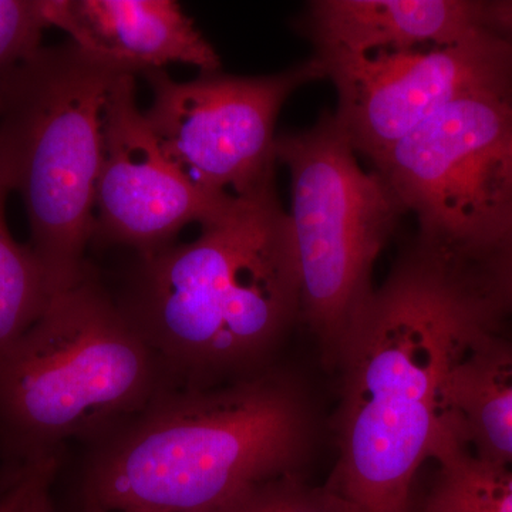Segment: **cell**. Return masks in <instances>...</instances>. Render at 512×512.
Segmentation results:
<instances>
[{
	"label": "cell",
	"mask_w": 512,
	"mask_h": 512,
	"mask_svg": "<svg viewBox=\"0 0 512 512\" xmlns=\"http://www.w3.org/2000/svg\"><path fill=\"white\" fill-rule=\"evenodd\" d=\"M119 305L171 389H205L271 367L301 323L291 221L275 185L235 197L194 241L140 255Z\"/></svg>",
	"instance_id": "7a4b0ae2"
},
{
	"label": "cell",
	"mask_w": 512,
	"mask_h": 512,
	"mask_svg": "<svg viewBox=\"0 0 512 512\" xmlns=\"http://www.w3.org/2000/svg\"><path fill=\"white\" fill-rule=\"evenodd\" d=\"M84 512H150V511H106L100 508L84 507Z\"/></svg>",
	"instance_id": "603a6c76"
},
{
	"label": "cell",
	"mask_w": 512,
	"mask_h": 512,
	"mask_svg": "<svg viewBox=\"0 0 512 512\" xmlns=\"http://www.w3.org/2000/svg\"><path fill=\"white\" fill-rule=\"evenodd\" d=\"M299 32L319 60L454 45L488 28V2L474 0H313Z\"/></svg>",
	"instance_id": "8fae6325"
},
{
	"label": "cell",
	"mask_w": 512,
	"mask_h": 512,
	"mask_svg": "<svg viewBox=\"0 0 512 512\" xmlns=\"http://www.w3.org/2000/svg\"><path fill=\"white\" fill-rule=\"evenodd\" d=\"M234 200L192 183L167 157L138 107L136 74L119 77L104 104L94 237L148 254L187 225L220 217Z\"/></svg>",
	"instance_id": "30bf717a"
},
{
	"label": "cell",
	"mask_w": 512,
	"mask_h": 512,
	"mask_svg": "<svg viewBox=\"0 0 512 512\" xmlns=\"http://www.w3.org/2000/svg\"><path fill=\"white\" fill-rule=\"evenodd\" d=\"M471 266L500 315L512 313V237Z\"/></svg>",
	"instance_id": "ac0fdd59"
},
{
	"label": "cell",
	"mask_w": 512,
	"mask_h": 512,
	"mask_svg": "<svg viewBox=\"0 0 512 512\" xmlns=\"http://www.w3.org/2000/svg\"><path fill=\"white\" fill-rule=\"evenodd\" d=\"M29 467H8L0 464V494L5 493L13 484L25 476Z\"/></svg>",
	"instance_id": "7402d4cb"
},
{
	"label": "cell",
	"mask_w": 512,
	"mask_h": 512,
	"mask_svg": "<svg viewBox=\"0 0 512 512\" xmlns=\"http://www.w3.org/2000/svg\"><path fill=\"white\" fill-rule=\"evenodd\" d=\"M45 13L70 42L134 74L171 63L221 70L217 50L174 0H45Z\"/></svg>",
	"instance_id": "7c38bea8"
},
{
	"label": "cell",
	"mask_w": 512,
	"mask_h": 512,
	"mask_svg": "<svg viewBox=\"0 0 512 512\" xmlns=\"http://www.w3.org/2000/svg\"><path fill=\"white\" fill-rule=\"evenodd\" d=\"M437 476L423 512H512V466L477 456L453 431L436 448Z\"/></svg>",
	"instance_id": "5bb4252c"
},
{
	"label": "cell",
	"mask_w": 512,
	"mask_h": 512,
	"mask_svg": "<svg viewBox=\"0 0 512 512\" xmlns=\"http://www.w3.org/2000/svg\"><path fill=\"white\" fill-rule=\"evenodd\" d=\"M275 156L291 175L301 323L335 367L350 326L375 292L373 266L406 210L382 175L363 170L329 111L308 130L278 134Z\"/></svg>",
	"instance_id": "8992f818"
},
{
	"label": "cell",
	"mask_w": 512,
	"mask_h": 512,
	"mask_svg": "<svg viewBox=\"0 0 512 512\" xmlns=\"http://www.w3.org/2000/svg\"><path fill=\"white\" fill-rule=\"evenodd\" d=\"M140 74L153 94L144 116L164 153L192 183L232 197L274 187L279 111L296 90L326 79L313 56L266 76L217 70L175 82L164 69Z\"/></svg>",
	"instance_id": "ba28073f"
},
{
	"label": "cell",
	"mask_w": 512,
	"mask_h": 512,
	"mask_svg": "<svg viewBox=\"0 0 512 512\" xmlns=\"http://www.w3.org/2000/svg\"><path fill=\"white\" fill-rule=\"evenodd\" d=\"M308 397L271 366L205 389H171L87 446L84 507L210 512L299 474L312 440Z\"/></svg>",
	"instance_id": "3957f363"
},
{
	"label": "cell",
	"mask_w": 512,
	"mask_h": 512,
	"mask_svg": "<svg viewBox=\"0 0 512 512\" xmlns=\"http://www.w3.org/2000/svg\"><path fill=\"white\" fill-rule=\"evenodd\" d=\"M320 62L338 93L333 114L372 164L453 101L512 90L511 46L491 26L454 45Z\"/></svg>",
	"instance_id": "9c48e42d"
},
{
	"label": "cell",
	"mask_w": 512,
	"mask_h": 512,
	"mask_svg": "<svg viewBox=\"0 0 512 512\" xmlns=\"http://www.w3.org/2000/svg\"><path fill=\"white\" fill-rule=\"evenodd\" d=\"M488 22L507 39L512 50V0L488 2Z\"/></svg>",
	"instance_id": "ffe728a7"
},
{
	"label": "cell",
	"mask_w": 512,
	"mask_h": 512,
	"mask_svg": "<svg viewBox=\"0 0 512 512\" xmlns=\"http://www.w3.org/2000/svg\"><path fill=\"white\" fill-rule=\"evenodd\" d=\"M501 315L473 266L419 238L340 348L339 457L326 488L345 512H410L414 480L450 430L447 387Z\"/></svg>",
	"instance_id": "6da1fadb"
},
{
	"label": "cell",
	"mask_w": 512,
	"mask_h": 512,
	"mask_svg": "<svg viewBox=\"0 0 512 512\" xmlns=\"http://www.w3.org/2000/svg\"><path fill=\"white\" fill-rule=\"evenodd\" d=\"M167 390L156 353L87 274L0 353V464L35 466L69 440L89 446Z\"/></svg>",
	"instance_id": "277c9868"
},
{
	"label": "cell",
	"mask_w": 512,
	"mask_h": 512,
	"mask_svg": "<svg viewBox=\"0 0 512 512\" xmlns=\"http://www.w3.org/2000/svg\"><path fill=\"white\" fill-rule=\"evenodd\" d=\"M59 463L60 457H53L36 464L28 494L19 512H53L50 485L56 476Z\"/></svg>",
	"instance_id": "d6986e66"
},
{
	"label": "cell",
	"mask_w": 512,
	"mask_h": 512,
	"mask_svg": "<svg viewBox=\"0 0 512 512\" xmlns=\"http://www.w3.org/2000/svg\"><path fill=\"white\" fill-rule=\"evenodd\" d=\"M124 74L134 73L66 42L42 47L0 90V178L22 198L53 295L89 274L104 104Z\"/></svg>",
	"instance_id": "5b68a950"
},
{
	"label": "cell",
	"mask_w": 512,
	"mask_h": 512,
	"mask_svg": "<svg viewBox=\"0 0 512 512\" xmlns=\"http://www.w3.org/2000/svg\"><path fill=\"white\" fill-rule=\"evenodd\" d=\"M45 0H0V90L42 49Z\"/></svg>",
	"instance_id": "e0dca14e"
},
{
	"label": "cell",
	"mask_w": 512,
	"mask_h": 512,
	"mask_svg": "<svg viewBox=\"0 0 512 512\" xmlns=\"http://www.w3.org/2000/svg\"><path fill=\"white\" fill-rule=\"evenodd\" d=\"M448 426L477 456L512 466V338L474 340L447 387Z\"/></svg>",
	"instance_id": "4fadbf2b"
},
{
	"label": "cell",
	"mask_w": 512,
	"mask_h": 512,
	"mask_svg": "<svg viewBox=\"0 0 512 512\" xmlns=\"http://www.w3.org/2000/svg\"><path fill=\"white\" fill-rule=\"evenodd\" d=\"M8 194L0 178V353L32 328L53 296L35 252L10 234L5 214Z\"/></svg>",
	"instance_id": "9a60e30c"
},
{
	"label": "cell",
	"mask_w": 512,
	"mask_h": 512,
	"mask_svg": "<svg viewBox=\"0 0 512 512\" xmlns=\"http://www.w3.org/2000/svg\"><path fill=\"white\" fill-rule=\"evenodd\" d=\"M210 512H345L328 488L311 487L299 474L256 484Z\"/></svg>",
	"instance_id": "2e32d148"
},
{
	"label": "cell",
	"mask_w": 512,
	"mask_h": 512,
	"mask_svg": "<svg viewBox=\"0 0 512 512\" xmlns=\"http://www.w3.org/2000/svg\"><path fill=\"white\" fill-rule=\"evenodd\" d=\"M373 165L420 241L477 264L512 237V90L453 101Z\"/></svg>",
	"instance_id": "52a82bcc"
},
{
	"label": "cell",
	"mask_w": 512,
	"mask_h": 512,
	"mask_svg": "<svg viewBox=\"0 0 512 512\" xmlns=\"http://www.w3.org/2000/svg\"><path fill=\"white\" fill-rule=\"evenodd\" d=\"M35 467L36 464L26 471L25 476L20 478L18 483L13 484L12 487L5 491V493L0 494V512L20 511V507H22L23 501H25L26 494H28L30 481H32V474Z\"/></svg>",
	"instance_id": "44dd1931"
}]
</instances>
